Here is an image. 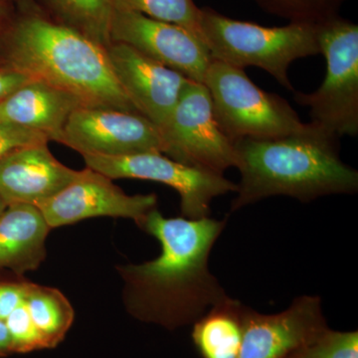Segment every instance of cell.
<instances>
[{"mask_svg": "<svg viewBox=\"0 0 358 358\" xmlns=\"http://www.w3.org/2000/svg\"><path fill=\"white\" fill-rule=\"evenodd\" d=\"M81 101L44 82L31 80L0 101V122L16 124L60 141L68 119Z\"/></svg>", "mask_w": 358, "mask_h": 358, "instance_id": "9a60e30c", "label": "cell"}, {"mask_svg": "<svg viewBox=\"0 0 358 358\" xmlns=\"http://www.w3.org/2000/svg\"><path fill=\"white\" fill-rule=\"evenodd\" d=\"M25 301L47 350L56 348L65 338L74 322L75 313L70 301L57 289L27 282Z\"/></svg>", "mask_w": 358, "mask_h": 358, "instance_id": "ac0fdd59", "label": "cell"}, {"mask_svg": "<svg viewBox=\"0 0 358 358\" xmlns=\"http://www.w3.org/2000/svg\"><path fill=\"white\" fill-rule=\"evenodd\" d=\"M338 141L308 122L303 131L282 138L236 141L241 179L231 211L275 195L308 202L357 192V171L341 159Z\"/></svg>", "mask_w": 358, "mask_h": 358, "instance_id": "3957f363", "label": "cell"}, {"mask_svg": "<svg viewBox=\"0 0 358 358\" xmlns=\"http://www.w3.org/2000/svg\"><path fill=\"white\" fill-rule=\"evenodd\" d=\"M110 40L129 45L199 83H203L212 61L206 45L189 30L134 11L115 8Z\"/></svg>", "mask_w": 358, "mask_h": 358, "instance_id": "8fae6325", "label": "cell"}, {"mask_svg": "<svg viewBox=\"0 0 358 358\" xmlns=\"http://www.w3.org/2000/svg\"><path fill=\"white\" fill-rule=\"evenodd\" d=\"M26 282H0V320L6 322L24 300Z\"/></svg>", "mask_w": 358, "mask_h": 358, "instance_id": "cb8c5ba5", "label": "cell"}, {"mask_svg": "<svg viewBox=\"0 0 358 358\" xmlns=\"http://www.w3.org/2000/svg\"><path fill=\"white\" fill-rule=\"evenodd\" d=\"M31 80V78L28 77L27 75L6 66H1L0 67V101Z\"/></svg>", "mask_w": 358, "mask_h": 358, "instance_id": "d4e9b609", "label": "cell"}, {"mask_svg": "<svg viewBox=\"0 0 358 358\" xmlns=\"http://www.w3.org/2000/svg\"><path fill=\"white\" fill-rule=\"evenodd\" d=\"M117 82L140 114L162 128L187 78L124 43L106 48Z\"/></svg>", "mask_w": 358, "mask_h": 358, "instance_id": "4fadbf2b", "label": "cell"}, {"mask_svg": "<svg viewBox=\"0 0 358 358\" xmlns=\"http://www.w3.org/2000/svg\"><path fill=\"white\" fill-rule=\"evenodd\" d=\"M200 28L213 60L239 69L261 68L292 92L294 89L288 75L292 63L320 54L317 25L289 23L266 27L203 7L200 8Z\"/></svg>", "mask_w": 358, "mask_h": 358, "instance_id": "277c9868", "label": "cell"}, {"mask_svg": "<svg viewBox=\"0 0 358 358\" xmlns=\"http://www.w3.org/2000/svg\"><path fill=\"white\" fill-rule=\"evenodd\" d=\"M13 355L14 353L10 334L6 324L0 320V357H7Z\"/></svg>", "mask_w": 358, "mask_h": 358, "instance_id": "484cf974", "label": "cell"}, {"mask_svg": "<svg viewBox=\"0 0 358 358\" xmlns=\"http://www.w3.org/2000/svg\"><path fill=\"white\" fill-rule=\"evenodd\" d=\"M203 84L219 128L233 143L282 138L307 128L285 99L257 86L244 69L212 59Z\"/></svg>", "mask_w": 358, "mask_h": 358, "instance_id": "5b68a950", "label": "cell"}, {"mask_svg": "<svg viewBox=\"0 0 358 358\" xmlns=\"http://www.w3.org/2000/svg\"><path fill=\"white\" fill-rule=\"evenodd\" d=\"M0 55L3 66L67 92L84 107L138 113L117 82L105 47L64 23L38 14L23 16L7 30Z\"/></svg>", "mask_w": 358, "mask_h": 358, "instance_id": "7a4b0ae2", "label": "cell"}, {"mask_svg": "<svg viewBox=\"0 0 358 358\" xmlns=\"http://www.w3.org/2000/svg\"><path fill=\"white\" fill-rule=\"evenodd\" d=\"M50 230L38 207L8 205L0 215V268L17 275L36 270L46 257Z\"/></svg>", "mask_w": 358, "mask_h": 358, "instance_id": "2e32d148", "label": "cell"}, {"mask_svg": "<svg viewBox=\"0 0 358 358\" xmlns=\"http://www.w3.org/2000/svg\"><path fill=\"white\" fill-rule=\"evenodd\" d=\"M226 223L210 216L166 218L152 209L141 228L159 242V255L119 268L129 313L141 322L176 329L194 324L229 298L208 263Z\"/></svg>", "mask_w": 358, "mask_h": 358, "instance_id": "6da1fadb", "label": "cell"}, {"mask_svg": "<svg viewBox=\"0 0 358 358\" xmlns=\"http://www.w3.org/2000/svg\"><path fill=\"white\" fill-rule=\"evenodd\" d=\"M266 13L289 23L319 25L339 15L346 0H253Z\"/></svg>", "mask_w": 358, "mask_h": 358, "instance_id": "44dd1931", "label": "cell"}, {"mask_svg": "<svg viewBox=\"0 0 358 358\" xmlns=\"http://www.w3.org/2000/svg\"><path fill=\"white\" fill-rule=\"evenodd\" d=\"M160 131L164 155L176 162L222 176L237 166L234 143L219 128L203 83L187 80Z\"/></svg>", "mask_w": 358, "mask_h": 358, "instance_id": "52a82bcc", "label": "cell"}, {"mask_svg": "<svg viewBox=\"0 0 358 358\" xmlns=\"http://www.w3.org/2000/svg\"><path fill=\"white\" fill-rule=\"evenodd\" d=\"M78 174L52 155L48 143L27 145L0 159V197L7 206L36 205L62 192Z\"/></svg>", "mask_w": 358, "mask_h": 358, "instance_id": "5bb4252c", "label": "cell"}, {"mask_svg": "<svg viewBox=\"0 0 358 358\" xmlns=\"http://www.w3.org/2000/svg\"><path fill=\"white\" fill-rule=\"evenodd\" d=\"M246 306L232 298L213 306L193 324V345L201 358H238Z\"/></svg>", "mask_w": 358, "mask_h": 358, "instance_id": "e0dca14e", "label": "cell"}, {"mask_svg": "<svg viewBox=\"0 0 358 358\" xmlns=\"http://www.w3.org/2000/svg\"><path fill=\"white\" fill-rule=\"evenodd\" d=\"M288 358H358V331H338L327 327Z\"/></svg>", "mask_w": 358, "mask_h": 358, "instance_id": "7402d4cb", "label": "cell"}, {"mask_svg": "<svg viewBox=\"0 0 358 358\" xmlns=\"http://www.w3.org/2000/svg\"><path fill=\"white\" fill-rule=\"evenodd\" d=\"M157 204L154 193L128 195L113 179L87 167L62 192L35 206L51 229L94 217L133 219L141 228Z\"/></svg>", "mask_w": 358, "mask_h": 358, "instance_id": "30bf717a", "label": "cell"}, {"mask_svg": "<svg viewBox=\"0 0 358 358\" xmlns=\"http://www.w3.org/2000/svg\"><path fill=\"white\" fill-rule=\"evenodd\" d=\"M64 24L107 48L112 44L113 0H48Z\"/></svg>", "mask_w": 358, "mask_h": 358, "instance_id": "d6986e66", "label": "cell"}, {"mask_svg": "<svg viewBox=\"0 0 358 358\" xmlns=\"http://www.w3.org/2000/svg\"><path fill=\"white\" fill-rule=\"evenodd\" d=\"M59 143L81 155L120 157L164 152L160 129L145 115L105 108L75 110Z\"/></svg>", "mask_w": 358, "mask_h": 358, "instance_id": "9c48e42d", "label": "cell"}, {"mask_svg": "<svg viewBox=\"0 0 358 358\" xmlns=\"http://www.w3.org/2000/svg\"><path fill=\"white\" fill-rule=\"evenodd\" d=\"M327 327L317 296H298L288 308L273 315L247 307L238 358H288Z\"/></svg>", "mask_w": 358, "mask_h": 358, "instance_id": "7c38bea8", "label": "cell"}, {"mask_svg": "<svg viewBox=\"0 0 358 358\" xmlns=\"http://www.w3.org/2000/svg\"><path fill=\"white\" fill-rule=\"evenodd\" d=\"M6 4L4 0H0V50H1L2 40H3L4 35V23H6ZM3 66L2 64L1 55H0V67Z\"/></svg>", "mask_w": 358, "mask_h": 358, "instance_id": "4316f807", "label": "cell"}, {"mask_svg": "<svg viewBox=\"0 0 358 358\" xmlns=\"http://www.w3.org/2000/svg\"><path fill=\"white\" fill-rule=\"evenodd\" d=\"M49 141L38 131L0 122V159L18 148Z\"/></svg>", "mask_w": 358, "mask_h": 358, "instance_id": "603a6c76", "label": "cell"}, {"mask_svg": "<svg viewBox=\"0 0 358 358\" xmlns=\"http://www.w3.org/2000/svg\"><path fill=\"white\" fill-rule=\"evenodd\" d=\"M327 74L313 93H294L310 109L312 124L336 138L358 134V25L336 16L317 25Z\"/></svg>", "mask_w": 358, "mask_h": 358, "instance_id": "8992f818", "label": "cell"}, {"mask_svg": "<svg viewBox=\"0 0 358 358\" xmlns=\"http://www.w3.org/2000/svg\"><path fill=\"white\" fill-rule=\"evenodd\" d=\"M87 167L110 179L155 181L173 188L180 197L183 217H208L216 197L237 192V185L222 174L186 166L160 152L106 157L81 155Z\"/></svg>", "mask_w": 358, "mask_h": 358, "instance_id": "ba28073f", "label": "cell"}, {"mask_svg": "<svg viewBox=\"0 0 358 358\" xmlns=\"http://www.w3.org/2000/svg\"><path fill=\"white\" fill-rule=\"evenodd\" d=\"M113 2L115 8L173 23L189 30L202 40L200 8L193 0H113Z\"/></svg>", "mask_w": 358, "mask_h": 358, "instance_id": "ffe728a7", "label": "cell"}, {"mask_svg": "<svg viewBox=\"0 0 358 358\" xmlns=\"http://www.w3.org/2000/svg\"><path fill=\"white\" fill-rule=\"evenodd\" d=\"M7 207V205L6 202H4V200L0 197V215H1L2 213H3V211L6 210Z\"/></svg>", "mask_w": 358, "mask_h": 358, "instance_id": "83f0119b", "label": "cell"}]
</instances>
